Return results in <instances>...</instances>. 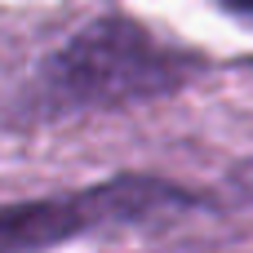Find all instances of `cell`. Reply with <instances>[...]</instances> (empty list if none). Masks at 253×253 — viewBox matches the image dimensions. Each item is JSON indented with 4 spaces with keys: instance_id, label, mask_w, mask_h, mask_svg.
I'll use <instances>...</instances> for the list:
<instances>
[{
    "instance_id": "6da1fadb",
    "label": "cell",
    "mask_w": 253,
    "mask_h": 253,
    "mask_svg": "<svg viewBox=\"0 0 253 253\" xmlns=\"http://www.w3.org/2000/svg\"><path fill=\"white\" fill-rule=\"evenodd\" d=\"M200 71V53L160 40L138 18L102 13L44 58L36 98L44 111H120L169 98Z\"/></svg>"
},
{
    "instance_id": "7a4b0ae2",
    "label": "cell",
    "mask_w": 253,
    "mask_h": 253,
    "mask_svg": "<svg viewBox=\"0 0 253 253\" xmlns=\"http://www.w3.org/2000/svg\"><path fill=\"white\" fill-rule=\"evenodd\" d=\"M205 205L209 200L200 191L178 187L169 178L120 173L111 182H98V187H84L71 196L0 205V253H49L80 236H93V231L169 222V218L205 209Z\"/></svg>"
},
{
    "instance_id": "3957f363",
    "label": "cell",
    "mask_w": 253,
    "mask_h": 253,
    "mask_svg": "<svg viewBox=\"0 0 253 253\" xmlns=\"http://www.w3.org/2000/svg\"><path fill=\"white\" fill-rule=\"evenodd\" d=\"M222 9H231V13H240V18H253V0H218Z\"/></svg>"
}]
</instances>
